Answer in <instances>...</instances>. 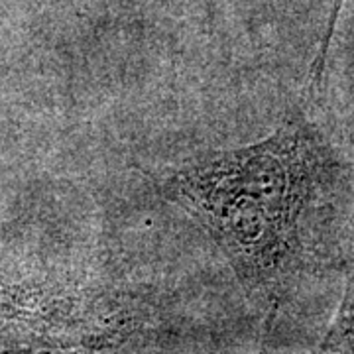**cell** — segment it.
<instances>
[{"instance_id":"6da1fadb","label":"cell","mask_w":354,"mask_h":354,"mask_svg":"<svg viewBox=\"0 0 354 354\" xmlns=\"http://www.w3.org/2000/svg\"><path fill=\"white\" fill-rule=\"evenodd\" d=\"M339 174L321 130L293 116L256 144L169 171L160 193L207 228L242 288L274 317L313 262V230Z\"/></svg>"},{"instance_id":"3957f363","label":"cell","mask_w":354,"mask_h":354,"mask_svg":"<svg viewBox=\"0 0 354 354\" xmlns=\"http://www.w3.org/2000/svg\"><path fill=\"white\" fill-rule=\"evenodd\" d=\"M321 353L354 354V270L348 276L341 305L330 323L325 339L319 344Z\"/></svg>"},{"instance_id":"7a4b0ae2","label":"cell","mask_w":354,"mask_h":354,"mask_svg":"<svg viewBox=\"0 0 354 354\" xmlns=\"http://www.w3.org/2000/svg\"><path fill=\"white\" fill-rule=\"evenodd\" d=\"M142 299L71 276H39L0 290V317L38 351H120L146 344Z\"/></svg>"},{"instance_id":"277c9868","label":"cell","mask_w":354,"mask_h":354,"mask_svg":"<svg viewBox=\"0 0 354 354\" xmlns=\"http://www.w3.org/2000/svg\"><path fill=\"white\" fill-rule=\"evenodd\" d=\"M346 0H333V8H330L329 16V24H327V30H325V36L321 39V48L317 51L315 62H313V69H311V83L313 87H319L321 85V79H323V73H325V62H327V53H329L330 39L335 36V28H337V22H339V14H341L342 6H344Z\"/></svg>"}]
</instances>
